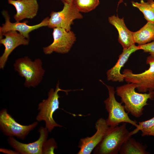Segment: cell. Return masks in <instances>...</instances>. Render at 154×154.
Returning a JSON list of instances; mask_svg holds the SVG:
<instances>
[{
    "instance_id": "6da1fadb",
    "label": "cell",
    "mask_w": 154,
    "mask_h": 154,
    "mask_svg": "<svg viewBox=\"0 0 154 154\" xmlns=\"http://www.w3.org/2000/svg\"><path fill=\"white\" fill-rule=\"evenodd\" d=\"M137 87L135 84L128 83L117 87L115 92L120 97L121 103L124 104L126 111L138 118L143 115L144 107L149 105L147 103L148 100H153L154 91H150L148 93H140L135 91Z\"/></svg>"
},
{
    "instance_id": "7a4b0ae2",
    "label": "cell",
    "mask_w": 154,
    "mask_h": 154,
    "mask_svg": "<svg viewBox=\"0 0 154 154\" xmlns=\"http://www.w3.org/2000/svg\"><path fill=\"white\" fill-rule=\"evenodd\" d=\"M40 136L37 141L24 143L10 136L8 141L10 145L18 153L22 154H54L57 145L54 139H47L48 131L45 127H41L38 130Z\"/></svg>"
},
{
    "instance_id": "3957f363",
    "label": "cell",
    "mask_w": 154,
    "mask_h": 154,
    "mask_svg": "<svg viewBox=\"0 0 154 154\" xmlns=\"http://www.w3.org/2000/svg\"><path fill=\"white\" fill-rule=\"evenodd\" d=\"M13 66L19 75L25 78L24 85L27 88L38 86L45 72L42 61L38 58L33 61L27 56L19 58L15 60Z\"/></svg>"
},
{
    "instance_id": "277c9868",
    "label": "cell",
    "mask_w": 154,
    "mask_h": 154,
    "mask_svg": "<svg viewBox=\"0 0 154 154\" xmlns=\"http://www.w3.org/2000/svg\"><path fill=\"white\" fill-rule=\"evenodd\" d=\"M59 82L58 81L55 89H50L48 93V98L43 100L38 105V110L40 111L36 117L37 121H44L45 123V127L49 132H50L55 127H62L57 123L53 118L54 112L59 108V98L60 97L58 94L60 91L65 92L66 95L72 90H63L59 88Z\"/></svg>"
},
{
    "instance_id": "5b68a950",
    "label": "cell",
    "mask_w": 154,
    "mask_h": 154,
    "mask_svg": "<svg viewBox=\"0 0 154 154\" xmlns=\"http://www.w3.org/2000/svg\"><path fill=\"white\" fill-rule=\"evenodd\" d=\"M126 123L114 127L94 149V154H117L125 141L132 135Z\"/></svg>"
},
{
    "instance_id": "8992f818",
    "label": "cell",
    "mask_w": 154,
    "mask_h": 154,
    "mask_svg": "<svg viewBox=\"0 0 154 154\" xmlns=\"http://www.w3.org/2000/svg\"><path fill=\"white\" fill-rule=\"evenodd\" d=\"M107 88L109 96L104 101L106 109L108 113L107 119H106L108 126L114 127L121 123H128L135 126L138 127V124L135 120L131 119L126 112L124 105L121 103L118 102L115 97V91L114 88L105 84L100 80Z\"/></svg>"
},
{
    "instance_id": "52a82bcc",
    "label": "cell",
    "mask_w": 154,
    "mask_h": 154,
    "mask_svg": "<svg viewBox=\"0 0 154 154\" xmlns=\"http://www.w3.org/2000/svg\"><path fill=\"white\" fill-rule=\"evenodd\" d=\"M61 0L64 4L62 9L60 11L51 12L47 27L53 29L61 28L70 31L74 20L81 19L83 16L72 3H69Z\"/></svg>"
},
{
    "instance_id": "ba28073f",
    "label": "cell",
    "mask_w": 154,
    "mask_h": 154,
    "mask_svg": "<svg viewBox=\"0 0 154 154\" xmlns=\"http://www.w3.org/2000/svg\"><path fill=\"white\" fill-rule=\"evenodd\" d=\"M146 63L149 65V67L141 73L134 74L128 69H124L122 72L124 80L127 83L136 84L137 88L139 92L154 91V58L150 55L148 56Z\"/></svg>"
},
{
    "instance_id": "9c48e42d",
    "label": "cell",
    "mask_w": 154,
    "mask_h": 154,
    "mask_svg": "<svg viewBox=\"0 0 154 154\" xmlns=\"http://www.w3.org/2000/svg\"><path fill=\"white\" fill-rule=\"evenodd\" d=\"M53 40L48 46L43 48L45 54H50L53 52L62 54L68 53L76 41L74 33L71 31L59 27L53 29Z\"/></svg>"
},
{
    "instance_id": "30bf717a",
    "label": "cell",
    "mask_w": 154,
    "mask_h": 154,
    "mask_svg": "<svg viewBox=\"0 0 154 154\" xmlns=\"http://www.w3.org/2000/svg\"><path fill=\"white\" fill-rule=\"evenodd\" d=\"M36 121L27 125H23L17 123L8 114L6 109L1 110L0 112L1 129L6 135L15 136L21 139H24L29 132L37 125Z\"/></svg>"
},
{
    "instance_id": "8fae6325",
    "label": "cell",
    "mask_w": 154,
    "mask_h": 154,
    "mask_svg": "<svg viewBox=\"0 0 154 154\" xmlns=\"http://www.w3.org/2000/svg\"><path fill=\"white\" fill-rule=\"evenodd\" d=\"M114 127L108 125L106 119H99L95 123L96 131L92 136L81 139L79 143L78 154H90Z\"/></svg>"
},
{
    "instance_id": "7c38bea8",
    "label": "cell",
    "mask_w": 154,
    "mask_h": 154,
    "mask_svg": "<svg viewBox=\"0 0 154 154\" xmlns=\"http://www.w3.org/2000/svg\"><path fill=\"white\" fill-rule=\"evenodd\" d=\"M2 14L5 19V23L0 27V39L3 38V35L10 31H18L27 38L29 39V34L32 31L43 27L47 26L49 17H46L40 23L33 25H29L25 21L23 22L16 21L14 23L10 21V17L8 12L3 10Z\"/></svg>"
},
{
    "instance_id": "4fadbf2b",
    "label": "cell",
    "mask_w": 154,
    "mask_h": 154,
    "mask_svg": "<svg viewBox=\"0 0 154 154\" xmlns=\"http://www.w3.org/2000/svg\"><path fill=\"white\" fill-rule=\"evenodd\" d=\"M5 38L0 39V43L3 45L5 49L0 57V68L3 69L9 55L18 46L27 45L29 43V39L25 38L16 31H10L4 33Z\"/></svg>"
},
{
    "instance_id": "5bb4252c",
    "label": "cell",
    "mask_w": 154,
    "mask_h": 154,
    "mask_svg": "<svg viewBox=\"0 0 154 154\" xmlns=\"http://www.w3.org/2000/svg\"><path fill=\"white\" fill-rule=\"evenodd\" d=\"M8 2L16 9L14 17L16 21L33 19L37 14L39 6L37 0H8Z\"/></svg>"
},
{
    "instance_id": "9a60e30c",
    "label": "cell",
    "mask_w": 154,
    "mask_h": 154,
    "mask_svg": "<svg viewBox=\"0 0 154 154\" xmlns=\"http://www.w3.org/2000/svg\"><path fill=\"white\" fill-rule=\"evenodd\" d=\"M140 50L138 46L135 44L127 48H123L121 53L119 55V59L115 64L106 72L107 80L113 82H122L124 80V75L121 74L120 70L130 55L136 51Z\"/></svg>"
},
{
    "instance_id": "2e32d148",
    "label": "cell",
    "mask_w": 154,
    "mask_h": 154,
    "mask_svg": "<svg viewBox=\"0 0 154 154\" xmlns=\"http://www.w3.org/2000/svg\"><path fill=\"white\" fill-rule=\"evenodd\" d=\"M109 23L117 29L118 33V41L123 49L127 48L135 44L133 33L127 27L124 18H119L117 15H113L108 18Z\"/></svg>"
},
{
    "instance_id": "e0dca14e",
    "label": "cell",
    "mask_w": 154,
    "mask_h": 154,
    "mask_svg": "<svg viewBox=\"0 0 154 154\" xmlns=\"http://www.w3.org/2000/svg\"><path fill=\"white\" fill-rule=\"evenodd\" d=\"M135 43L138 45L144 44L154 40V23L147 22L139 30L133 33Z\"/></svg>"
},
{
    "instance_id": "ac0fdd59",
    "label": "cell",
    "mask_w": 154,
    "mask_h": 154,
    "mask_svg": "<svg viewBox=\"0 0 154 154\" xmlns=\"http://www.w3.org/2000/svg\"><path fill=\"white\" fill-rule=\"evenodd\" d=\"M131 136L129 137L123 143L119 153L120 154H149L146 149L147 146L143 144Z\"/></svg>"
},
{
    "instance_id": "d6986e66",
    "label": "cell",
    "mask_w": 154,
    "mask_h": 154,
    "mask_svg": "<svg viewBox=\"0 0 154 154\" xmlns=\"http://www.w3.org/2000/svg\"><path fill=\"white\" fill-rule=\"evenodd\" d=\"M132 4L142 12L147 22L154 23V8L149 2H145L143 0H141L140 3L132 1Z\"/></svg>"
},
{
    "instance_id": "ffe728a7",
    "label": "cell",
    "mask_w": 154,
    "mask_h": 154,
    "mask_svg": "<svg viewBox=\"0 0 154 154\" xmlns=\"http://www.w3.org/2000/svg\"><path fill=\"white\" fill-rule=\"evenodd\" d=\"M139 131H141L142 136H154V116L148 120L139 122L138 127L131 131V133L133 135Z\"/></svg>"
},
{
    "instance_id": "44dd1931",
    "label": "cell",
    "mask_w": 154,
    "mask_h": 154,
    "mask_svg": "<svg viewBox=\"0 0 154 154\" xmlns=\"http://www.w3.org/2000/svg\"><path fill=\"white\" fill-rule=\"evenodd\" d=\"M72 3L80 12L87 13L95 9L100 1L99 0H73Z\"/></svg>"
},
{
    "instance_id": "7402d4cb",
    "label": "cell",
    "mask_w": 154,
    "mask_h": 154,
    "mask_svg": "<svg viewBox=\"0 0 154 154\" xmlns=\"http://www.w3.org/2000/svg\"><path fill=\"white\" fill-rule=\"evenodd\" d=\"M140 50H142L144 52H148L150 56L154 58V40L147 44L138 45Z\"/></svg>"
},
{
    "instance_id": "603a6c76",
    "label": "cell",
    "mask_w": 154,
    "mask_h": 154,
    "mask_svg": "<svg viewBox=\"0 0 154 154\" xmlns=\"http://www.w3.org/2000/svg\"><path fill=\"white\" fill-rule=\"evenodd\" d=\"M147 1L151 3L152 6L154 8V1L153 0H148Z\"/></svg>"
},
{
    "instance_id": "cb8c5ba5",
    "label": "cell",
    "mask_w": 154,
    "mask_h": 154,
    "mask_svg": "<svg viewBox=\"0 0 154 154\" xmlns=\"http://www.w3.org/2000/svg\"><path fill=\"white\" fill-rule=\"evenodd\" d=\"M66 2L69 3H72L73 0H63Z\"/></svg>"
},
{
    "instance_id": "d4e9b609",
    "label": "cell",
    "mask_w": 154,
    "mask_h": 154,
    "mask_svg": "<svg viewBox=\"0 0 154 154\" xmlns=\"http://www.w3.org/2000/svg\"><path fill=\"white\" fill-rule=\"evenodd\" d=\"M123 0H119V2H118V4H117V8L118 7V6L121 3L123 2Z\"/></svg>"
}]
</instances>
